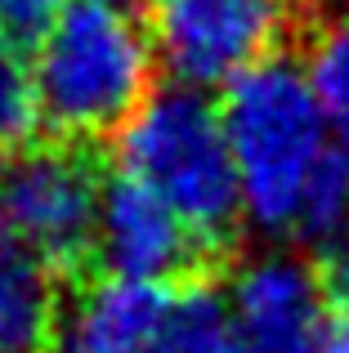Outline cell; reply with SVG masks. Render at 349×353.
<instances>
[{"mask_svg":"<svg viewBox=\"0 0 349 353\" xmlns=\"http://www.w3.org/2000/svg\"><path fill=\"white\" fill-rule=\"evenodd\" d=\"M36 99L45 134L112 148L157 94V45L126 0H68L36 45Z\"/></svg>","mask_w":349,"mask_h":353,"instance_id":"1","label":"cell"},{"mask_svg":"<svg viewBox=\"0 0 349 353\" xmlns=\"http://www.w3.org/2000/svg\"><path fill=\"white\" fill-rule=\"evenodd\" d=\"M112 148L121 170L143 179L206 246L237 264L246 201L224 112L206 99V90L179 81L157 90Z\"/></svg>","mask_w":349,"mask_h":353,"instance_id":"2","label":"cell"},{"mask_svg":"<svg viewBox=\"0 0 349 353\" xmlns=\"http://www.w3.org/2000/svg\"><path fill=\"white\" fill-rule=\"evenodd\" d=\"M219 112L242 179L246 215L273 233L291 228L305 179L332 130L305 77V63L296 54H278L237 72L224 90Z\"/></svg>","mask_w":349,"mask_h":353,"instance_id":"3","label":"cell"},{"mask_svg":"<svg viewBox=\"0 0 349 353\" xmlns=\"http://www.w3.org/2000/svg\"><path fill=\"white\" fill-rule=\"evenodd\" d=\"M112 148L68 134H36L0 157V228L50 264L63 286L99 268V210Z\"/></svg>","mask_w":349,"mask_h":353,"instance_id":"4","label":"cell"},{"mask_svg":"<svg viewBox=\"0 0 349 353\" xmlns=\"http://www.w3.org/2000/svg\"><path fill=\"white\" fill-rule=\"evenodd\" d=\"M314 0H143L161 72L179 85H228L237 72L296 54Z\"/></svg>","mask_w":349,"mask_h":353,"instance_id":"5","label":"cell"},{"mask_svg":"<svg viewBox=\"0 0 349 353\" xmlns=\"http://www.w3.org/2000/svg\"><path fill=\"white\" fill-rule=\"evenodd\" d=\"M99 268L139 282L183 286L224 282L233 273V259L206 246L143 179H134L130 170H112L99 210Z\"/></svg>","mask_w":349,"mask_h":353,"instance_id":"6","label":"cell"},{"mask_svg":"<svg viewBox=\"0 0 349 353\" xmlns=\"http://www.w3.org/2000/svg\"><path fill=\"white\" fill-rule=\"evenodd\" d=\"M233 327L260 353H305L327 313L314 259H255L233 277Z\"/></svg>","mask_w":349,"mask_h":353,"instance_id":"7","label":"cell"},{"mask_svg":"<svg viewBox=\"0 0 349 353\" xmlns=\"http://www.w3.org/2000/svg\"><path fill=\"white\" fill-rule=\"evenodd\" d=\"M170 286L94 273L63 286L54 353H143Z\"/></svg>","mask_w":349,"mask_h":353,"instance_id":"8","label":"cell"},{"mask_svg":"<svg viewBox=\"0 0 349 353\" xmlns=\"http://www.w3.org/2000/svg\"><path fill=\"white\" fill-rule=\"evenodd\" d=\"M63 282L0 228V353H54Z\"/></svg>","mask_w":349,"mask_h":353,"instance_id":"9","label":"cell"},{"mask_svg":"<svg viewBox=\"0 0 349 353\" xmlns=\"http://www.w3.org/2000/svg\"><path fill=\"white\" fill-rule=\"evenodd\" d=\"M305 77L341 139H349V0H314V14L296 45Z\"/></svg>","mask_w":349,"mask_h":353,"instance_id":"10","label":"cell"},{"mask_svg":"<svg viewBox=\"0 0 349 353\" xmlns=\"http://www.w3.org/2000/svg\"><path fill=\"white\" fill-rule=\"evenodd\" d=\"M233 340V309L219 282H183L170 286L143 353H224Z\"/></svg>","mask_w":349,"mask_h":353,"instance_id":"11","label":"cell"},{"mask_svg":"<svg viewBox=\"0 0 349 353\" xmlns=\"http://www.w3.org/2000/svg\"><path fill=\"white\" fill-rule=\"evenodd\" d=\"M291 233L318 250H327L332 241L349 233V139L336 134V143L327 139V148L318 152L314 170L305 179V192H300Z\"/></svg>","mask_w":349,"mask_h":353,"instance_id":"12","label":"cell"},{"mask_svg":"<svg viewBox=\"0 0 349 353\" xmlns=\"http://www.w3.org/2000/svg\"><path fill=\"white\" fill-rule=\"evenodd\" d=\"M41 130V99H36V72L27 63V50L0 36V157L32 143Z\"/></svg>","mask_w":349,"mask_h":353,"instance_id":"13","label":"cell"},{"mask_svg":"<svg viewBox=\"0 0 349 353\" xmlns=\"http://www.w3.org/2000/svg\"><path fill=\"white\" fill-rule=\"evenodd\" d=\"M63 5L68 0H0V36H9L23 50H36Z\"/></svg>","mask_w":349,"mask_h":353,"instance_id":"14","label":"cell"},{"mask_svg":"<svg viewBox=\"0 0 349 353\" xmlns=\"http://www.w3.org/2000/svg\"><path fill=\"white\" fill-rule=\"evenodd\" d=\"M318 277H323V291H327V304H341L349 309V233L341 241H332L327 250H318Z\"/></svg>","mask_w":349,"mask_h":353,"instance_id":"15","label":"cell"},{"mask_svg":"<svg viewBox=\"0 0 349 353\" xmlns=\"http://www.w3.org/2000/svg\"><path fill=\"white\" fill-rule=\"evenodd\" d=\"M305 353H349V309L327 304V313H323V322H318Z\"/></svg>","mask_w":349,"mask_h":353,"instance_id":"16","label":"cell"},{"mask_svg":"<svg viewBox=\"0 0 349 353\" xmlns=\"http://www.w3.org/2000/svg\"><path fill=\"white\" fill-rule=\"evenodd\" d=\"M224 353H260V349H255V345H246V340H242V336H237V340H233V345H228Z\"/></svg>","mask_w":349,"mask_h":353,"instance_id":"17","label":"cell"},{"mask_svg":"<svg viewBox=\"0 0 349 353\" xmlns=\"http://www.w3.org/2000/svg\"><path fill=\"white\" fill-rule=\"evenodd\" d=\"M126 5H130V0H126Z\"/></svg>","mask_w":349,"mask_h":353,"instance_id":"18","label":"cell"}]
</instances>
